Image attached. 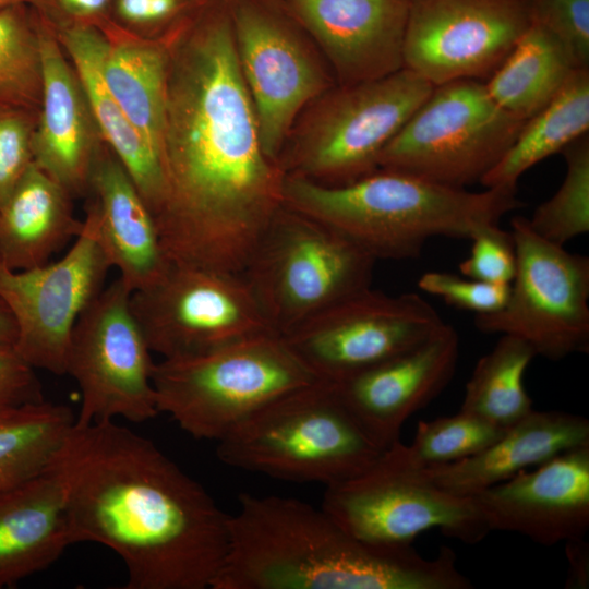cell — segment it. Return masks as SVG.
<instances>
[{"mask_svg": "<svg viewBox=\"0 0 589 589\" xmlns=\"http://www.w3.org/2000/svg\"><path fill=\"white\" fill-rule=\"evenodd\" d=\"M71 544L122 560L124 589H211L228 549L215 500L153 441L111 421L76 425L50 466Z\"/></svg>", "mask_w": 589, "mask_h": 589, "instance_id": "obj_2", "label": "cell"}, {"mask_svg": "<svg viewBox=\"0 0 589 589\" xmlns=\"http://www.w3.org/2000/svg\"><path fill=\"white\" fill-rule=\"evenodd\" d=\"M167 50L161 244L172 264L242 274L286 173L262 149L231 17L199 13Z\"/></svg>", "mask_w": 589, "mask_h": 589, "instance_id": "obj_1", "label": "cell"}, {"mask_svg": "<svg viewBox=\"0 0 589 589\" xmlns=\"http://www.w3.org/2000/svg\"><path fill=\"white\" fill-rule=\"evenodd\" d=\"M33 0H0V11L20 3H31Z\"/></svg>", "mask_w": 589, "mask_h": 589, "instance_id": "obj_44", "label": "cell"}, {"mask_svg": "<svg viewBox=\"0 0 589 589\" xmlns=\"http://www.w3.org/2000/svg\"><path fill=\"white\" fill-rule=\"evenodd\" d=\"M384 448L362 429L334 383L320 380L271 402L217 441L232 468L325 486L369 468Z\"/></svg>", "mask_w": 589, "mask_h": 589, "instance_id": "obj_5", "label": "cell"}, {"mask_svg": "<svg viewBox=\"0 0 589 589\" xmlns=\"http://www.w3.org/2000/svg\"><path fill=\"white\" fill-rule=\"evenodd\" d=\"M444 323L418 293L370 287L283 337L320 380L336 383L418 345Z\"/></svg>", "mask_w": 589, "mask_h": 589, "instance_id": "obj_14", "label": "cell"}, {"mask_svg": "<svg viewBox=\"0 0 589 589\" xmlns=\"http://www.w3.org/2000/svg\"><path fill=\"white\" fill-rule=\"evenodd\" d=\"M100 27L108 41L101 75L110 94L161 158L168 50L109 19Z\"/></svg>", "mask_w": 589, "mask_h": 589, "instance_id": "obj_27", "label": "cell"}, {"mask_svg": "<svg viewBox=\"0 0 589 589\" xmlns=\"http://www.w3.org/2000/svg\"><path fill=\"white\" fill-rule=\"evenodd\" d=\"M470 254L459 264L461 275L495 285H510L516 273V252L510 231L488 226L471 239Z\"/></svg>", "mask_w": 589, "mask_h": 589, "instance_id": "obj_38", "label": "cell"}, {"mask_svg": "<svg viewBox=\"0 0 589 589\" xmlns=\"http://www.w3.org/2000/svg\"><path fill=\"white\" fill-rule=\"evenodd\" d=\"M131 293L118 277L73 328L65 374L75 380L81 393L76 425L118 417L141 423L159 414L153 352L132 312Z\"/></svg>", "mask_w": 589, "mask_h": 589, "instance_id": "obj_12", "label": "cell"}, {"mask_svg": "<svg viewBox=\"0 0 589 589\" xmlns=\"http://www.w3.org/2000/svg\"><path fill=\"white\" fill-rule=\"evenodd\" d=\"M69 545L62 486L49 468L0 493V589L47 569Z\"/></svg>", "mask_w": 589, "mask_h": 589, "instance_id": "obj_25", "label": "cell"}, {"mask_svg": "<svg viewBox=\"0 0 589 589\" xmlns=\"http://www.w3.org/2000/svg\"><path fill=\"white\" fill-rule=\"evenodd\" d=\"M525 122L477 80L440 84L382 151L378 167L466 189L501 160Z\"/></svg>", "mask_w": 589, "mask_h": 589, "instance_id": "obj_9", "label": "cell"}, {"mask_svg": "<svg viewBox=\"0 0 589 589\" xmlns=\"http://www.w3.org/2000/svg\"><path fill=\"white\" fill-rule=\"evenodd\" d=\"M376 260L345 235L283 205L242 275L271 329L285 336L371 287Z\"/></svg>", "mask_w": 589, "mask_h": 589, "instance_id": "obj_7", "label": "cell"}, {"mask_svg": "<svg viewBox=\"0 0 589 589\" xmlns=\"http://www.w3.org/2000/svg\"><path fill=\"white\" fill-rule=\"evenodd\" d=\"M113 0H33L29 5L50 26H100L111 19Z\"/></svg>", "mask_w": 589, "mask_h": 589, "instance_id": "obj_40", "label": "cell"}, {"mask_svg": "<svg viewBox=\"0 0 589 589\" xmlns=\"http://www.w3.org/2000/svg\"><path fill=\"white\" fill-rule=\"evenodd\" d=\"M40 97L38 17L20 3L0 11V105L37 113Z\"/></svg>", "mask_w": 589, "mask_h": 589, "instance_id": "obj_32", "label": "cell"}, {"mask_svg": "<svg viewBox=\"0 0 589 589\" xmlns=\"http://www.w3.org/2000/svg\"><path fill=\"white\" fill-rule=\"evenodd\" d=\"M228 549L211 589H470L455 552L433 558L412 544L376 545L345 531L322 507L241 493Z\"/></svg>", "mask_w": 589, "mask_h": 589, "instance_id": "obj_3", "label": "cell"}, {"mask_svg": "<svg viewBox=\"0 0 589 589\" xmlns=\"http://www.w3.org/2000/svg\"><path fill=\"white\" fill-rule=\"evenodd\" d=\"M72 199L33 161L0 206V262L15 271L49 263L83 227Z\"/></svg>", "mask_w": 589, "mask_h": 589, "instance_id": "obj_26", "label": "cell"}, {"mask_svg": "<svg viewBox=\"0 0 589 589\" xmlns=\"http://www.w3.org/2000/svg\"><path fill=\"white\" fill-rule=\"evenodd\" d=\"M537 357L524 339L502 335L481 357L466 384L460 410L506 430L533 410L525 373Z\"/></svg>", "mask_w": 589, "mask_h": 589, "instance_id": "obj_31", "label": "cell"}, {"mask_svg": "<svg viewBox=\"0 0 589 589\" xmlns=\"http://www.w3.org/2000/svg\"><path fill=\"white\" fill-rule=\"evenodd\" d=\"M183 8L182 0H113L111 19L127 31L136 33L170 21Z\"/></svg>", "mask_w": 589, "mask_h": 589, "instance_id": "obj_41", "label": "cell"}, {"mask_svg": "<svg viewBox=\"0 0 589 589\" xmlns=\"http://www.w3.org/2000/svg\"><path fill=\"white\" fill-rule=\"evenodd\" d=\"M531 19L564 46L576 68H589V0H529Z\"/></svg>", "mask_w": 589, "mask_h": 589, "instance_id": "obj_35", "label": "cell"}, {"mask_svg": "<svg viewBox=\"0 0 589 589\" xmlns=\"http://www.w3.org/2000/svg\"><path fill=\"white\" fill-rule=\"evenodd\" d=\"M589 444L587 418L560 410H532L479 454L423 468L444 491L472 497L517 473Z\"/></svg>", "mask_w": 589, "mask_h": 589, "instance_id": "obj_23", "label": "cell"}, {"mask_svg": "<svg viewBox=\"0 0 589 589\" xmlns=\"http://www.w3.org/2000/svg\"><path fill=\"white\" fill-rule=\"evenodd\" d=\"M458 353V334L444 323L418 345L334 385L349 412L385 449L449 383Z\"/></svg>", "mask_w": 589, "mask_h": 589, "instance_id": "obj_19", "label": "cell"}, {"mask_svg": "<svg viewBox=\"0 0 589 589\" xmlns=\"http://www.w3.org/2000/svg\"><path fill=\"white\" fill-rule=\"evenodd\" d=\"M325 488L321 507L345 531L368 543L412 544L433 528L468 544L490 533L473 498L438 488L400 441L362 472Z\"/></svg>", "mask_w": 589, "mask_h": 589, "instance_id": "obj_8", "label": "cell"}, {"mask_svg": "<svg viewBox=\"0 0 589 589\" xmlns=\"http://www.w3.org/2000/svg\"><path fill=\"white\" fill-rule=\"evenodd\" d=\"M575 69L558 39L532 21L485 87L501 108L527 121L552 100Z\"/></svg>", "mask_w": 589, "mask_h": 589, "instance_id": "obj_28", "label": "cell"}, {"mask_svg": "<svg viewBox=\"0 0 589 589\" xmlns=\"http://www.w3.org/2000/svg\"><path fill=\"white\" fill-rule=\"evenodd\" d=\"M130 303L152 352L163 359L274 333L242 274L172 264L132 292Z\"/></svg>", "mask_w": 589, "mask_h": 589, "instance_id": "obj_13", "label": "cell"}, {"mask_svg": "<svg viewBox=\"0 0 589 589\" xmlns=\"http://www.w3.org/2000/svg\"><path fill=\"white\" fill-rule=\"evenodd\" d=\"M504 432L503 429L459 410L454 416L420 421L407 449L417 466L428 468L474 456Z\"/></svg>", "mask_w": 589, "mask_h": 589, "instance_id": "obj_34", "label": "cell"}, {"mask_svg": "<svg viewBox=\"0 0 589 589\" xmlns=\"http://www.w3.org/2000/svg\"><path fill=\"white\" fill-rule=\"evenodd\" d=\"M491 531L543 545L585 538L589 528V444L566 450L472 496Z\"/></svg>", "mask_w": 589, "mask_h": 589, "instance_id": "obj_18", "label": "cell"}, {"mask_svg": "<svg viewBox=\"0 0 589 589\" xmlns=\"http://www.w3.org/2000/svg\"><path fill=\"white\" fill-rule=\"evenodd\" d=\"M283 200L376 261L418 257L433 237L471 239L521 205L516 187L470 192L386 168L342 185L285 175Z\"/></svg>", "mask_w": 589, "mask_h": 589, "instance_id": "obj_4", "label": "cell"}, {"mask_svg": "<svg viewBox=\"0 0 589 589\" xmlns=\"http://www.w3.org/2000/svg\"><path fill=\"white\" fill-rule=\"evenodd\" d=\"M15 339V322L8 306L0 298V346L13 347Z\"/></svg>", "mask_w": 589, "mask_h": 589, "instance_id": "obj_43", "label": "cell"}, {"mask_svg": "<svg viewBox=\"0 0 589 589\" xmlns=\"http://www.w3.org/2000/svg\"><path fill=\"white\" fill-rule=\"evenodd\" d=\"M419 288L447 304L480 314L501 310L507 302L510 285H495L467 276L444 272H426L418 280Z\"/></svg>", "mask_w": 589, "mask_h": 589, "instance_id": "obj_37", "label": "cell"}, {"mask_svg": "<svg viewBox=\"0 0 589 589\" xmlns=\"http://www.w3.org/2000/svg\"><path fill=\"white\" fill-rule=\"evenodd\" d=\"M52 28L81 81L103 142L127 169L154 214L164 190L161 158L130 122L104 82L106 33L95 25Z\"/></svg>", "mask_w": 589, "mask_h": 589, "instance_id": "obj_24", "label": "cell"}, {"mask_svg": "<svg viewBox=\"0 0 589 589\" xmlns=\"http://www.w3.org/2000/svg\"><path fill=\"white\" fill-rule=\"evenodd\" d=\"M86 209L111 268L131 292L161 278L172 265L153 213L131 176L104 144L94 163Z\"/></svg>", "mask_w": 589, "mask_h": 589, "instance_id": "obj_22", "label": "cell"}, {"mask_svg": "<svg viewBox=\"0 0 589 589\" xmlns=\"http://www.w3.org/2000/svg\"><path fill=\"white\" fill-rule=\"evenodd\" d=\"M43 399L35 369L21 359L13 347L0 346V418Z\"/></svg>", "mask_w": 589, "mask_h": 589, "instance_id": "obj_39", "label": "cell"}, {"mask_svg": "<svg viewBox=\"0 0 589 589\" xmlns=\"http://www.w3.org/2000/svg\"><path fill=\"white\" fill-rule=\"evenodd\" d=\"M37 17L41 97L33 160L74 199L87 193L94 163L105 143L81 81L53 28Z\"/></svg>", "mask_w": 589, "mask_h": 589, "instance_id": "obj_20", "label": "cell"}, {"mask_svg": "<svg viewBox=\"0 0 589 589\" xmlns=\"http://www.w3.org/2000/svg\"><path fill=\"white\" fill-rule=\"evenodd\" d=\"M433 87L406 68L347 85L325 105L281 169L324 185L347 184L377 170L382 151Z\"/></svg>", "mask_w": 589, "mask_h": 589, "instance_id": "obj_11", "label": "cell"}, {"mask_svg": "<svg viewBox=\"0 0 589 589\" xmlns=\"http://www.w3.org/2000/svg\"><path fill=\"white\" fill-rule=\"evenodd\" d=\"M317 381L275 333L163 359L153 373L159 413L194 438L216 442L271 402Z\"/></svg>", "mask_w": 589, "mask_h": 589, "instance_id": "obj_6", "label": "cell"}, {"mask_svg": "<svg viewBox=\"0 0 589 589\" xmlns=\"http://www.w3.org/2000/svg\"><path fill=\"white\" fill-rule=\"evenodd\" d=\"M568 561L567 588L586 589L589 586V544L585 538L565 542Z\"/></svg>", "mask_w": 589, "mask_h": 589, "instance_id": "obj_42", "label": "cell"}, {"mask_svg": "<svg viewBox=\"0 0 589 589\" xmlns=\"http://www.w3.org/2000/svg\"><path fill=\"white\" fill-rule=\"evenodd\" d=\"M516 273L498 311L474 316L486 334L527 341L548 360L589 350V259L536 233L528 218L512 219Z\"/></svg>", "mask_w": 589, "mask_h": 589, "instance_id": "obj_10", "label": "cell"}, {"mask_svg": "<svg viewBox=\"0 0 589 589\" xmlns=\"http://www.w3.org/2000/svg\"><path fill=\"white\" fill-rule=\"evenodd\" d=\"M589 68L575 69L552 100L528 119L501 160L482 178L485 188L516 187L519 177L588 133Z\"/></svg>", "mask_w": 589, "mask_h": 589, "instance_id": "obj_29", "label": "cell"}, {"mask_svg": "<svg viewBox=\"0 0 589 589\" xmlns=\"http://www.w3.org/2000/svg\"><path fill=\"white\" fill-rule=\"evenodd\" d=\"M231 23L262 149L279 165L286 134L301 108L324 88V75L294 34L259 7L237 5Z\"/></svg>", "mask_w": 589, "mask_h": 589, "instance_id": "obj_17", "label": "cell"}, {"mask_svg": "<svg viewBox=\"0 0 589 589\" xmlns=\"http://www.w3.org/2000/svg\"><path fill=\"white\" fill-rule=\"evenodd\" d=\"M531 22L529 0H410L404 68L433 86L489 79Z\"/></svg>", "mask_w": 589, "mask_h": 589, "instance_id": "obj_16", "label": "cell"}, {"mask_svg": "<svg viewBox=\"0 0 589 589\" xmlns=\"http://www.w3.org/2000/svg\"><path fill=\"white\" fill-rule=\"evenodd\" d=\"M75 423L67 405L29 402L0 418V493L39 477Z\"/></svg>", "mask_w": 589, "mask_h": 589, "instance_id": "obj_30", "label": "cell"}, {"mask_svg": "<svg viewBox=\"0 0 589 589\" xmlns=\"http://www.w3.org/2000/svg\"><path fill=\"white\" fill-rule=\"evenodd\" d=\"M347 85L404 68L410 0H290Z\"/></svg>", "mask_w": 589, "mask_h": 589, "instance_id": "obj_21", "label": "cell"}, {"mask_svg": "<svg viewBox=\"0 0 589 589\" xmlns=\"http://www.w3.org/2000/svg\"><path fill=\"white\" fill-rule=\"evenodd\" d=\"M565 178L551 199L528 218L532 230L558 245L589 231V137L588 133L561 152Z\"/></svg>", "mask_w": 589, "mask_h": 589, "instance_id": "obj_33", "label": "cell"}, {"mask_svg": "<svg viewBox=\"0 0 589 589\" xmlns=\"http://www.w3.org/2000/svg\"><path fill=\"white\" fill-rule=\"evenodd\" d=\"M37 113L0 105V206L33 164Z\"/></svg>", "mask_w": 589, "mask_h": 589, "instance_id": "obj_36", "label": "cell"}, {"mask_svg": "<svg viewBox=\"0 0 589 589\" xmlns=\"http://www.w3.org/2000/svg\"><path fill=\"white\" fill-rule=\"evenodd\" d=\"M110 269L86 216L60 260L23 271L0 262V298L16 325L13 349L19 357L35 370L65 375L73 328L105 288Z\"/></svg>", "mask_w": 589, "mask_h": 589, "instance_id": "obj_15", "label": "cell"}]
</instances>
